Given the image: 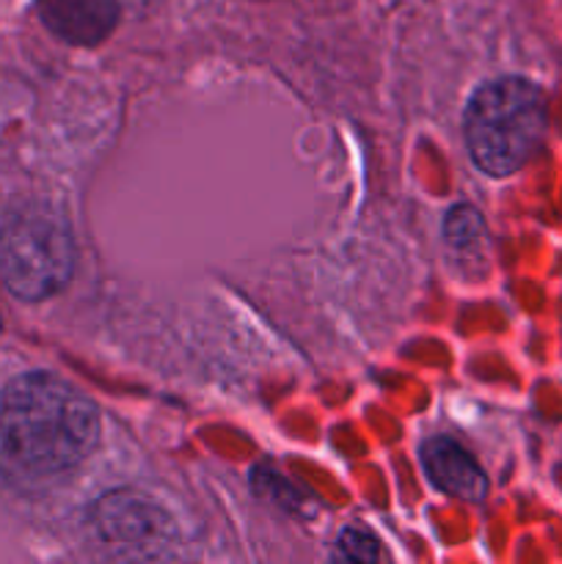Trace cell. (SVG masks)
Here are the masks:
<instances>
[{"label": "cell", "instance_id": "1", "mask_svg": "<svg viewBox=\"0 0 562 564\" xmlns=\"http://www.w3.org/2000/svg\"><path fill=\"white\" fill-rule=\"evenodd\" d=\"M97 441V405L58 375H20L0 394V455L28 477L72 471Z\"/></svg>", "mask_w": 562, "mask_h": 564}, {"label": "cell", "instance_id": "2", "mask_svg": "<svg viewBox=\"0 0 562 564\" xmlns=\"http://www.w3.org/2000/svg\"><path fill=\"white\" fill-rule=\"evenodd\" d=\"M545 121L543 91L527 77H501L472 94L463 113V138L479 171L510 176L538 152Z\"/></svg>", "mask_w": 562, "mask_h": 564}, {"label": "cell", "instance_id": "3", "mask_svg": "<svg viewBox=\"0 0 562 564\" xmlns=\"http://www.w3.org/2000/svg\"><path fill=\"white\" fill-rule=\"evenodd\" d=\"M75 268L69 226L47 207L11 213L0 226V275L11 295L47 301L61 292Z\"/></svg>", "mask_w": 562, "mask_h": 564}, {"label": "cell", "instance_id": "4", "mask_svg": "<svg viewBox=\"0 0 562 564\" xmlns=\"http://www.w3.org/2000/svg\"><path fill=\"white\" fill-rule=\"evenodd\" d=\"M39 20L50 33L75 47L105 42L119 25V0H36Z\"/></svg>", "mask_w": 562, "mask_h": 564}, {"label": "cell", "instance_id": "5", "mask_svg": "<svg viewBox=\"0 0 562 564\" xmlns=\"http://www.w3.org/2000/svg\"><path fill=\"white\" fill-rule=\"evenodd\" d=\"M422 466L441 494L463 501H483L488 479L463 446L450 438H430L422 444Z\"/></svg>", "mask_w": 562, "mask_h": 564}, {"label": "cell", "instance_id": "6", "mask_svg": "<svg viewBox=\"0 0 562 564\" xmlns=\"http://www.w3.org/2000/svg\"><path fill=\"white\" fill-rule=\"evenodd\" d=\"M97 523L102 538L119 540V545H147V540H160L165 529V518L132 496H108L99 501Z\"/></svg>", "mask_w": 562, "mask_h": 564}, {"label": "cell", "instance_id": "7", "mask_svg": "<svg viewBox=\"0 0 562 564\" xmlns=\"http://www.w3.org/2000/svg\"><path fill=\"white\" fill-rule=\"evenodd\" d=\"M444 240L452 257L466 270H477L479 259L488 257V229L483 215L468 204L452 207L444 224Z\"/></svg>", "mask_w": 562, "mask_h": 564}, {"label": "cell", "instance_id": "8", "mask_svg": "<svg viewBox=\"0 0 562 564\" xmlns=\"http://www.w3.org/2000/svg\"><path fill=\"white\" fill-rule=\"evenodd\" d=\"M336 556L347 562H375L380 556L378 540L361 529H345L336 540Z\"/></svg>", "mask_w": 562, "mask_h": 564}, {"label": "cell", "instance_id": "9", "mask_svg": "<svg viewBox=\"0 0 562 564\" xmlns=\"http://www.w3.org/2000/svg\"><path fill=\"white\" fill-rule=\"evenodd\" d=\"M251 485H253V490H257V494L273 496V501H279V505L284 501L287 510H290V507L301 505V499H298L295 490H292L290 485H287L284 479L279 477V474L270 471V468H257V471H253V477H251Z\"/></svg>", "mask_w": 562, "mask_h": 564}]
</instances>
